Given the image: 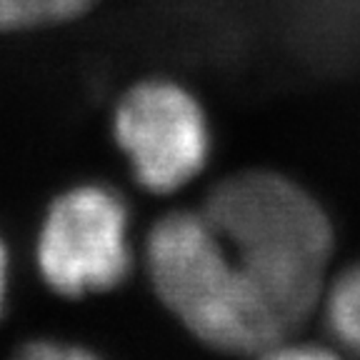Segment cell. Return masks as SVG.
Listing matches in <instances>:
<instances>
[{"label": "cell", "instance_id": "obj_1", "mask_svg": "<svg viewBox=\"0 0 360 360\" xmlns=\"http://www.w3.org/2000/svg\"><path fill=\"white\" fill-rule=\"evenodd\" d=\"M200 210L285 340L298 335L321 308L335 250L321 200L278 170L250 168L218 180Z\"/></svg>", "mask_w": 360, "mask_h": 360}, {"label": "cell", "instance_id": "obj_2", "mask_svg": "<svg viewBox=\"0 0 360 360\" xmlns=\"http://www.w3.org/2000/svg\"><path fill=\"white\" fill-rule=\"evenodd\" d=\"M143 263L158 300L198 343L236 355H268L285 343L200 208L160 215L146 236Z\"/></svg>", "mask_w": 360, "mask_h": 360}, {"label": "cell", "instance_id": "obj_3", "mask_svg": "<svg viewBox=\"0 0 360 360\" xmlns=\"http://www.w3.org/2000/svg\"><path fill=\"white\" fill-rule=\"evenodd\" d=\"M35 268L60 298L115 290L133 270L130 210L103 183H78L51 200L35 238Z\"/></svg>", "mask_w": 360, "mask_h": 360}, {"label": "cell", "instance_id": "obj_4", "mask_svg": "<svg viewBox=\"0 0 360 360\" xmlns=\"http://www.w3.org/2000/svg\"><path fill=\"white\" fill-rule=\"evenodd\" d=\"M112 141L135 183L155 195H173L205 170L213 150L208 112L178 80L133 83L112 110Z\"/></svg>", "mask_w": 360, "mask_h": 360}, {"label": "cell", "instance_id": "obj_5", "mask_svg": "<svg viewBox=\"0 0 360 360\" xmlns=\"http://www.w3.org/2000/svg\"><path fill=\"white\" fill-rule=\"evenodd\" d=\"M321 310L333 340L353 353H360V263L328 278Z\"/></svg>", "mask_w": 360, "mask_h": 360}, {"label": "cell", "instance_id": "obj_6", "mask_svg": "<svg viewBox=\"0 0 360 360\" xmlns=\"http://www.w3.org/2000/svg\"><path fill=\"white\" fill-rule=\"evenodd\" d=\"M98 0H0V33H22L83 18Z\"/></svg>", "mask_w": 360, "mask_h": 360}, {"label": "cell", "instance_id": "obj_7", "mask_svg": "<svg viewBox=\"0 0 360 360\" xmlns=\"http://www.w3.org/2000/svg\"><path fill=\"white\" fill-rule=\"evenodd\" d=\"M22 358L33 360H78V358H93V350L83 348V345L68 343V340H58V338H35L30 343L20 348Z\"/></svg>", "mask_w": 360, "mask_h": 360}, {"label": "cell", "instance_id": "obj_8", "mask_svg": "<svg viewBox=\"0 0 360 360\" xmlns=\"http://www.w3.org/2000/svg\"><path fill=\"white\" fill-rule=\"evenodd\" d=\"M8 281H11V253H8L6 240L0 238V318H3L8 300Z\"/></svg>", "mask_w": 360, "mask_h": 360}]
</instances>
